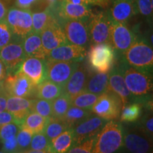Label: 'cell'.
I'll return each instance as SVG.
<instances>
[{"label":"cell","mask_w":153,"mask_h":153,"mask_svg":"<svg viewBox=\"0 0 153 153\" xmlns=\"http://www.w3.org/2000/svg\"><path fill=\"white\" fill-rule=\"evenodd\" d=\"M48 120V118L31 111L23 120L20 127L31 132L33 134L41 133L45 128Z\"/></svg>","instance_id":"83f0119b"},{"label":"cell","mask_w":153,"mask_h":153,"mask_svg":"<svg viewBox=\"0 0 153 153\" xmlns=\"http://www.w3.org/2000/svg\"><path fill=\"white\" fill-rule=\"evenodd\" d=\"M31 15L33 31L37 33H41L50 25L58 22L55 14L50 7L43 11H33Z\"/></svg>","instance_id":"484cf974"},{"label":"cell","mask_w":153,"mask_h":153,"mask_svg":"<svg viewBox=\"0 0 153 153\" xmlns=\"http://www.w3.org/2000/svg\"><path fill=\"white\" fill-rule=\"evenodd\" d=\"M91 114V111L83 109L79 107L71 106L63 117L62 120L68 124L70 128H72L82 120L87 118Z\"/></svg>","instance_id":"f1b7e54d"},{"label":"cell","mask_w":153,"mask_h":153,"mask_svg":"<svg viewBox=\"0 0 153 153\" xmlns=\"http://www.w3.org/2000/svg\"><path fill=\"white\" fill-rule=\"evenodd\" d=\"M94 137L89 138L79 144L74 145L66 153H93Z\"/></svg>","instance_id":"ab89813d"},{"label":"cell","mask_w":153,"mask_h":153,"mask_svg":"<svg viewBox=\"0 0 153 153\" xmlns=\"http://www.w3.org/2000/svg\"><path fill=\"white\" fill-rule=\"evenodd\" d=\"M125 83L131 94H148L152 89V79L150 72L138 70L126 63L120 67Z\"/></svg>","instance_id":"3957f363"},{"label":"cell","mask_w":153,"mask_h":153,"mask_svg":"<svg viewBox=\"0 0 153 153\" xmlns=\"http://www.w3.org/2000/svg\"><path fill=\"white\" fill-rule=\"evenodd\" d=\"M0 94H5L4 89L3 82H0Z\"/></svg>","instance_id":"f907efd6"},{"label":"cell","mask_w":153,"mask_h":153,"mask_svg":"<svg viewBox=\"0 0 153 153\" xmlns=\"http://www.w3.org/2000/svg\"><path fill=\"white\" fill-rule=\"evenodd\" d=\"M137 13L143 16L151 17L153 11V0H134Z\"/></svg>","instance_id":"f35d334b"},{"label":"cell","mask_w":153,"mask_h":153,"mask_svg":"<svg viewBox=\"0 0 153 153\" xmlns=\"http://www.w3.org/2000/svg\"><path fill=\"white\" fill-rule=\"evenodd\" d=\"M7 76V71L2 61L0 60V82H3Z\"/></svg>","instance_id":"bcb514c9"},{"label":"cell","mask_w":153,"mask_h":153,"mask_svg":"<svg viewBox=\"0 0 153 153\" xmlns=\"http://www.w3.org/2000/svg\"><path fill=\"white\" fill-rule=\"evenodd\" d=\"M122 109V102L116 94L108 89L99 96L98 99L91 108L96 116L108 120L119 118Z\"/></svg>","instance_id":"ba28073f"},{"label":"cell","mask_w":153,"mask_h":153,"mask_svg":"<svg viewBox=\"0 0 153 153\" xmlns=\"http://www.w3.org/2000/svg\"><path fill=\"white\" fill-rule=\"evenodd\" d=\"M26 57L21 38L15 37L10 43L0 50V60L4 64L7 74H14L18 71Z\"/></svg>","instance_id":"8fae6325"},{"label":"cell","mask_w":153,"mask_h":153,"mask_svg":"<svg viewBox=\"0 0 153 153\" xmlns=\"http://www.w3.org/2000/svg\"><path fill=\"white\" fill-rule=\"evenodd\" d=\"M48 3L50 7H54V6L58 4L62 0H44Z\"/></svg>","instance_id":"681fc988"},{"label":"cell","mask_w":153,"mask_h":153,"mask_svg":"<svg viewBox=\"0 0 153 153\" xmlns=\"http://www.w3.org/2000/svg\"><path fill=\"white\" fill-rule=\"evenodd\" d=\"M125 62L138 70L150 72L153 65V51L152 46L143 40L133 43L123 53Z\"/></svg>","instance_id":"277c9868"},{"label":"cell","mask_w":153,"mask_h":153,"mask_svg":"<svg viewBox=\"0 0 153 153\" xmlns=\"http://www.w3.org/2000/svg\"><path fill=\"white\" fill-rule=\"evenodd\" d=\"M106 122V120L97 116L91 114L88 116L87 118L72 128L74 132V145L94 137Z\"/></svg>","instance_id":"5bb4252c"},{"label":"cell","mask_w":153,"mask_h":153,"mask_svg":"<svg viewBox=\"0 0 153 153\" xmlns=\"http://www.w3.org/2000/svg\"><path fill=\"white\" fill-rule=\"evenodd\" d=\"M42 0H15V7L22 9H30L32 7L37 4ZM44 1V0H43Z\"/></svg>","instance_id":"ee69618b"},{"label":"cell","mask_w":153,"mask_h":153,"mask_svg":"<svg viewBox=\"0 0 153 153\" xmlns=\"http://www.w3.org/2000/svg\"><path fill=\"white\" fill-rule=\"evenodd\" d=\"M79 65V62L45 59V79L63 87Z\"/></svg>","instance_id":"7c38bea8"},{"label":"cell","mask_w":153,"mask_h":153,"mask_svg":"<svg viewBox=\"0 0 153 153\" xmlns=\"http://www.w3.org/2000/svg\"><path fill=\"white\" fill-rule=\"evenodd\" d=\"M74 132L68 128L50 141L51 152L52 153H66L74 146Z\"/></svg>","instance_id":"d4e9b609"},{"label":"cell","mask_w":153,"mask_h":153,"mask_svg":"<svg viewBox=\"0 0 153 153\" xmlns=\"http://www.w3.org/2000/svg\"><path fill=\"white\" fill-rule=\"evenodd\" d=\"M137 39L136 35L126 24L111 22L110 44L115 51L123 54Z\"/></svg>","instance_id":"4fadbf2b"},{"label":"cell","mask_w":153,"mask_h":153,"mask_svg":"<svg viewBox=\"0 0 153 153\" xmlns=\"http://www.w3.org/2000/svg\"><path fill=\"white\" fill-rule=\"evenodd\" d=\"M34 99H35L8 97L6 110L12 115L15 122L20 126L24 118L32 111Z\"/></svg>","instance_id":"44dd1931"},{"label":"cell","mask_w":153,"mask_h":153,"mask_svg":"<svg viewBox=\"0 0 153 153\" xmlns=\"http://www.w3.org/2000/svg\"><path fill=\"white\" fill-rule=\"evenodd\" d=\"M108 89L120 99L122 108L129 102L131 94L128 89L120 68H113L108 74Z\"/></svg>","instance_id":"7402d4cb"},{"label":"cell","mask_w":153,"mask_h":153,"mask_svg":"<svg viewBox=\"0 0 153 153\" xmlns=\"http://www.w3.org/2000/svg\"><path fill=\"white\" fill-rule=\"evenodd\" d=\"M142 104L139 102L128 104L122 108L120 111V120L125 123H134L140 119L142 115Z\"/></svg>","instance_id":"f546056e"},{"label":"cell","mask_w":153,"mask_h":153,"mask_svg":"<svg viewBox=\"0 0 153 153\" xmlns=\"http://www.w3.org/2000/svg\"><path fill=\"white\" fill-rule=\"evenodd\" d=\"M15 153H18V152H15Z\"/></svg>","instance_id":"db71d44e"},{"label":"cell","mask_w":153,"mask_h":153,"mask_svg":"<svg viewBox=\"0 0 153 153\" xmlns=\"http://www.w3.org/2000/svg\"><path fill=\"white\" fill-rule=\"evenodd\" d=\"M7 97L5 94H0V113L4 111L7 108Z\"/></svg>","instance_id":"7dc6e473"},{"label":"cell","mask_w":153,"mask_h":153,"mask_svg":"<svg viewBox=\"0 0 153 153\" xmlns=\"http://www.w3.org/2000/svg\"><path fill=\"white\" fill-rule=\"evenodd\" d=\"M114 1H117V0H114Z\"/></svg>","instance_id":"f5cc1de1"},{"label":"cell","mask_w":153,"mask_h":153,"mask_svg":"<svg viewBox=\"0 0 153 153\" xmlns=\"http://www.w3.org/2000/svg\"><path fill=\"white\" fill-rule=\"evenodd\" d=\"M68 128H70L68 124L62 119L51 117L48 120L43 132L51 141V140L55 138V137H57V135H59Z\"/></svg>","instance_id":"4dcf8cb0"},{"label":"cell","mask_w":153,"mask_h":153,"mask_svg":"<svg viewBox=\"0 0 153 153\" xmlns=\"http://www.w3.org/2000/svg\"><path fill=\"white\" fill-rule=\"evenodd\" d=\"M123 145V128L115 120L107 121L94 137L93 153H116Z\"/></svg>","instance_id":"6da1fadb"},{"label":"cell","mask_w":153,"mask_h":153,"mask_svg":"<svg viewBox=\"0 0 153 153\" xmlns=\"http://www.w3.org/2000/svg\"><path fill=\"white\" fill-rule=\"evenodd\" d=\"M56 16L57 22L61 19H79L88 21L93 13L90 7L77 4L61 1L54 7H50Z\"/></svg>","instance_id":"9a60e30c"},{"label":"cell","mask_w":153,"mask_h":153,"mask_svg":"<svg viewBox=\"0 0 153 153\" xmlns=\"http://www.w3.org/2000/svg\"><path fill=\"white\" fill-rule=\"evenodd\" d=\"M32 111L40 114L45 118L52 117V106L51 101L42 99H35L32 106Z\"/></svg>","instance_id":"e575fe53"},{"label":"cell","mask_w":153,"mask_h":153,"mask_svg":"<svg viewBox=\"0 0 153 153\" xmlns=\"http://www.w3.org/2000/svg\"><path fill=\"white\" fill-rule=\"evenodd\" d=\"M63 93V87L50 80L45 79L36 87V97L52 101Z\"/></svg>","instance_id":"4316f807"},{"label":"cell","mask_w":153,"mask_h":153,"mask_svg":"<svg viewBox=\"0 0 153 153\" xmlns=\"http://www.w3.org/2000/svg\"><path fill=\"white\" fill-rule=\"evenodd\" d=\"M86 56L91 70L95 72L107 73L114 68L116 51L110 43L91 44Z\"/></svg>","instance_id":"7a4b0ae2"},{"label":"cell","mask_w":153,"mask_h":153,"mask_svg":"<svg viewBox=\"0 0 153 153\" xmlns=\"http://www.w3.org/2000/svg\"><path fill=\"white\" fill-rule=\"evenodd\" d=\"M141 129L149 136L152 137L153 134V118L152 112H149L143 116L139 125Z\"/></svg>","instance_id":"60d3db41"},{"label":"cell","mask_w":153,"mask_h":153,"mask_svg":"<svg viewBox=\"0 0 153 153\" xmlns=\"http://www.w3.org/2000/svg\"><path fill=\"white\" fill-rule=\"evenodd\" d=\"M33 135L34 134L31 132L20 127L16 135L17 145H18V152L29 148L30 141Z\"/></svg>","instance_id":"d590c367"},{"label":"cell","mask_w":153,"mask_h":153,"mask_svg":"<svg viewBox=\"0 0 153 153\" xmlns=\"http://www.w3.org/2000/svg\"><path fill=\"white\" fill-rule=\"evenodd\" d=\"M87 52L85 47L66 43L50 51L45 59L79 62L85 59Z\"/></svg>","instance_id":"2e32d148"},{"label":"cell","mask_w":153,"mask_h":153,"mask_svg":"<svg viewBox=\"0 0 153 153\" xmlns=\"http://www.w3.org/2000/svg\"><path fill=\"white\" fill-rule=\"evenodd\" d=\"M108 90V74L102 72L89 74L85 91L101 95Z\"/></svg>","instance_id":"cb8c5ba5"},{"label":"cell","mask_w":153,"mask_h":153,"mask_svg":"<svg viewBox=\"0 0 153 153\" xmlns=\"http://www.w3.org/2000/svg\"><path fill=\"white\" fill-rule=\"evenodd\" d=\"M18 153H52L50 151L47 150H30V149H27L23 151H20V152H17Z\"/></svg>","instance_id":"c3c4849f"},{"label":"cell","mask_w":153,"mask_h":153,"mask_svg":"<svg viewBox=\"0 0 153 153\" xmlns=\"http://www.w3.org/2000/svg\"><path fill=\"white\" fill-rule=\"evenodd\" d=\"M67 2L77 4L85 6H97V7L105 8L110 4L111 0H62Z\"/></svg>","instance_id":"b9f144b4"},{"label":"cell","mask_w":153,"mask_h":153,"mask_svg":"<svg viewBox=\"0 0 153 153\" xmlns=\"http://www.w3.org/2000/svg\"><path fill=\"white\" fill-rule=\"evenodd\" d=\"M89 74L85 66L79 63V66L73 72L63 87V93L72 99L74 97L85 90Z\"/></svg>","instance_id":"ffe728a7"},{"label":"cell","mask_w":153,"mask_h":153,"mask_svg":"<svg viewBox=\"0 0 153 153\" xmlns=\"http://www.w3.org/2000/svg\"><path fill=\"white\" fill-rule=\"evenodd\" d=\"M44 50L47 53L57 47L68 43L64 32L58 22L50 25L39 33Z\"/></svg>","instance_id":"d6986e66"},{"label":"cell","mask_w":153,"mask_h":153,"mask_svg":"<svg viewBox=\"0 0 153 153\" xmlns=\"http://www.w3.org/2000/svg\"><path fill=\"white\" fill-rule=\"evenodd\" d=\"M18 70L38 85L45 79V59L26 57Z\"/></svg>","instance_id":"e0dca14e"},{"label":"cell","mask_w":153,"mask_h":153,"mask_svg":"<svg viewBox=\"0 0 153 153\" xmlns=\"http://www.w3.org/2000/svg\"><path fill=\"white\" fill-rule=\"evenodd\" d=\"M116 153H126V152H125V151L123 150V149L122 148L121 150H120L119 151H118V152H116Z\"/></svg>","instance_id":"816d5d0a"},{"label":"cell","mask_w":153,"mask_h":153,"mask_svg":"<svg viewBox=\"0 0 153 153\" xmlns=\"http://www.w3.org/2000/svg\"><path fill=\"white\" fill-rule=\"evenodd\" d=\"M99 96L84 90L71 99L72 106L91 111V107L97 101Z\"/></svg>","instance_id":"d6a6232c"},{"label":"cell","mask_w":153,"mask_h":153,"mask_svg":"<svg viewBox=\"0 0 153 153\" xmlns=\"http://www.w3.org/2000/svg\"><path fill=\"white\" fill-rule=\"evenodd\" d=\"M3 85L4 94L7 97H36L37 85L19 70L14 74H7Z\"/></svg>","instance_id":"5b68a950"},{"label":"cell","mask_w":153,"mask_h":153,"mask_svg":"<svg viewBox=\"0 0 153 153\" xmlns=\"http://www.w3.org/2000/svg\"><path fill=\"white\" fill-rule=\"evenodd\" d=\"M123 150L126 153H152V137L139 126L123 129Z\"/></svg>","instance_id":"8992f818"},{"label":"cell","mask_w":153,"mask_h":153,"mask_svg":"<svg viewBox=\"0 0 153 153\" xmlns=\"http://www.w3.org/2000/svg\"><path fill=\"white\" fill-rule=\"evenodd\" d=\"M8 4L6 0H0V22H4L8 11Z\"/></svg>","instance_id":"f6af8a7d"},{"label":"cell","mask_w":153,"mask_h":153,"mask_svg":"<svg viewBox=\"0 0 153 153\" xmlns=\"http://www.w3.org/2000/svg\"><path fill=\"white\" fill-rule=\"evenodd\" d=\"M20 126L16 122H12L0 126V140H5L11 137L16 136Z\"/></svg>","instance_id":"8d00e7d4"},{"label":"cell","mask_w":153,"mask_h":153,"mask_svg":"<svg viewBox=\"0 0 153 153\" xmlns=\"http://www.w3.org/2000/svg\"><path fill=\"white\" fill-rule=\"evenodd\" d=\"M91 44L110 43L111 20L106 12L92 14L88 20Z\"/></svg>","instance_id":"30bf717a"},{"label":"cell","mask_w":153,"mask_h":153,"mask_svg":"<svg viewBox=\"0 0 153 153\" xmlns=\"http://www.w3.org/2000/svg\"><path fill=\"white\" fill-rule=\"evenodd\" d=\"M15 36L6 22H0V50L10 43Z\"/></svg>","instance_id":"74e56055"},{"label":"cell","mask_w":153,"mask_h":153,"mask_svg":"<svg viewBox=\"0 0 153 153\" xmlns=\"http://www.w3.org/2000/svg\"><path fill=\"white\" fill-rule=\"evenodd\" d=\"M22 45L26 57L46 58L47 53L43 48L39 33L32 30L22 39Z\"/></svg>","instance_id":"603a6c76"},{"label":"cell","mask_w":153,"mask_h":153,"mask_svg":"<svg viewBox=\"0 0 153 153\" xmlns=\"http://www.w3.org/2000/svg\"><path fill=\"white\" fill-rule=\"evenodd\" d=\"M52 106V117L62 119L68 108L72 106L71 99L62 93L56 99L51 101Z\"/></svg>","instance_id":"1f68e13d"},{"label":"cell","mask_w":153,"mask_h":153,"mask_svg":"<svg viewBox=\"0 0 153 153\" xmlns=\"http://www.w3.org/2000/svg\"><path fill=\"white\" fill-rule=\"evenodd\" d=\"M2 143V149L4 153H15L19 151L16 136L3 140Z\"/></svg>","instance_id":"7bdbcfd3"},{"label":"cell","mask_w":153,"mask_h":153,"mask_svg":"<svg viewBox=\"0 0 153 153\" xmlns=\"http://www.w3.org/2000/svg\"><path fill=\"white\" fill-rule=\"evenodd\" d=\"M59 24L68 43L85 47L90 42L88 21L79 19H61Z\"/></svg>","instance_id":"9c48e42d"},{"label":"cell","mask_w":153,"mask_h":153,"mask_svg":"<svg viewBox=\"0 0 153 153\" xmlns=\"http://www.w3.org/2000/svg\"><path fill=\"white\" fill-rule=\"evenodd\" d=\"M137 13L134 0H117L114 1L107 14L111 22L126 24Z\"/></svg>","instance_id":"ac0fdd59"},{"label":"cell","mask_w":153,"mask_h":153,"mask_svg":"<svg viewBox=\"0 0 153 153\" xmlns=\"http://www.w3.org/2000/svg\"><path fill=\"white\" fill-rule=\"evenodd\" d=\"M28 149L33 150H47L51 152L49 139L43 132L35 133L32 137Z\"/></svg>","instance_id":"836d02e7"},{"label":"cell","mask_w":153,"mask_h":153,"mask_svg":"<svg viewBox=\"0 0 153 153\" xmlns=\"http://www.w3.org/2000/svg\"><path fill=\"white\" fill-rule=\"evenodd\" d=\"M5 22L15 37L23 39L33 30L31 10L12 7L9 8Z\"/></svg>","instance_id":"52a82bcc"}]
</instances>
